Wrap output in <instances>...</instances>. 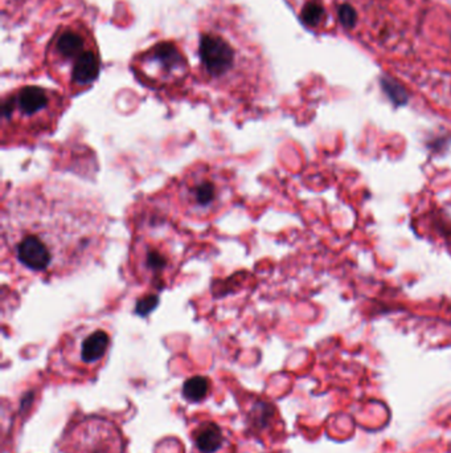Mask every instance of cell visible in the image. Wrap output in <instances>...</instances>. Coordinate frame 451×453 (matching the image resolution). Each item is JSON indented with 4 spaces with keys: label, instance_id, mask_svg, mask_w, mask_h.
<instances>
[{
    "label": "cell",
    "instance_id": "obj_1",
    "mask_svg": "<svg viewBox=\"0 0 451 453\" xmlns=\"http://www.w3.org/2000/svg\"><path fill=\"white\" fill-rule=\"evenodd\" d=\"M106 216L93 198L64 183L13 191L1 210L4 271L60 278L81 271L102 250Z\"/></svg>",
    "mask_w": 451,
    "mask_h": 453
},
{
    "label": "cell",
    "instance_id": "obj_2",
    "mask_svg": "<svg viewBox=\"0 0 451 453\" xmlns=\"http://www.w3.org/2000/svg\"><path fill=\"white\" fill-rule=\"evenodd\" d=\"M235 195L233 175L223 167L196 163L172 179L163 194L171 212L193 222L223 214Z\"/></svg>",
    "mask_w": 451,
    "mask_h": 453
},
{
    "label": "cell",
    "instance_id": "obj_3",
    "mask_svg": "<svg viewBox=\"0 0 451 453\" xmlns=\"http://www.w3.org/2000/svg\"><path fill=\"white\" fill-rule=\"evenodd\" d=\"M50 107L47 92L39 86H25L16 95H8L1 104V142L24 144L43 138L52 129L46 111Z\"/></svg>",
    "mask_w": 451,
    "mask_h": 453
},
{
    "label": "cell",
    "instance_id": "obj_4",
    "mask_svg": "<svg viewBox=\"0 0 451 453\" xmlns=\"http://www.w3.org/2000/svg\"><path fill=\"white\" fill-rule=\"evenodd\" d=\"M111 346L104 326L83 323L64 334L53 351V366L65 377L86 378L99 369Z\"/></svg>",
    "mask_w": 451,
    "mask_h": 453
},
{
    "label": "cell",
    "instance_id": "obj_5",
    "mask_svg": "<svg viewBox=\"0 0 451 453\" xmlns=\"http://www.w3.org/2000/svg\"><path fill=\"white\" fill-rule=\"evenodd\" d=\"M175 244L171 232L167 235L163 226H147L135 236L132 247V268L142 283L159 285L166 280L175 262Z\"/></svg>",
    "mask_w": 451,
    "mask_h": 453
},
{
    "label": "cell",
    "instance_id": "obj_6",
    "mask_svg": "<svg viewBox=\"0 0 451 453\" xmlns=\"http://www.w3.org/2000/svg\"><path fill=\"white\" fill-rule=\"evenodd\" d=\"M57 445L61 453H123L125 440L106 417H85L65 429Z\"/></svg>",
    "mask_w": 451,
    "mask_h": 453
},
{
    "label": "cell",
    "instance_id": "obj_7",
    "mask_svg": "<svg viewBox=\"0 0 451 453\" xmlns=\"http://www.w3.org/2000/svg\"><path fill=\"white\" fill-rule=\"evenodd\" d=\"M200 58L204 67L212 76H221L232 68L235 52L224 39L214 35H202Z\"/></svg>",
    "mask_w": 451,
    "mask_h": 453
},
{
    "label": "cell",
    "instance_id": "obj_8",
    "mask_svg": "<svg viewBox=\"0 0 451 453\" xmlns=\"http://www.w3.org/2000/svg\"><path fill=\"white\" fill-rule=\"evenodd\" d=\"M197 449L202 453H216L223 448L224 435L214 423H202L193 432Z\"/></svg>",
    "mask_w": 451,
    "mask_h": 453
},
{
    "label": "cell",
    "instance_id": "obj_9",
    "mask_svg": "<svg viewBox=\"0 0 451 453\" xmlns=\"http://www.w3.org/2000/svg\"><path fill=\"white\" fill-rule=\"evenodd\" d=\"M99 72V62L93 52H83L73 68V81L78 85L92 83Z\"/></svg>",
    "mask_w": 451,
    "mask_h": 453
},
{
    "label": "cell",
    "instance_id": "obj_10",
    "mask_svg": "<svg viewBox=\"0 0 451 453\" xmlns=\"http://www.w3.org/2000/svg\"><path fill=\"white\" fill-rule=\"evenodd\" d=\"M154 59L158 60L160 62V65L165 67L168 71L179 68L184 62L175 46L168 44V43L160 44L156 47L154 50Z\"/></svg>",
    "mask_w": 451,
    "mask_h": 453
},
{
    "label": "cell",
    "instance_id": "obj_11",
    "mask_svg": "<svg viewBox=\"0 0 451 453\" xmlns=\"http://www.w3.org/2000/svg\"><path fill=\"white\" fill-rule=\"evenodd\" d=\"M83 37L74 32H65L60 36L59 41H57V50L60 53L67 58L71 59L77 56L80 52H83Z\"/></svg>",
    "mask_w": 451,
    "mask_h": 453
},
{
    "label": "cell",
    "instance_id": "obj_12",
    "mask_svg": "<svg viewBox=\"0 0 451 453\" xmlns=\"http://www.w3.org/2000/svg\"><path fill=\"white\" fill-rule=\"evenodd\" d=\"M209 391V383L202 377H193L184 383L183 395L190 402H200Z\"/></svg>",
    "mask_w": 451,
    "mask_h": 453
},
{
    "label": "cell",
    "instance_id": "obj_13",
    "mask_svg": "<svg viewBox=\"0 0 451 453\" xmlns=\"http://www.w3.org/2000/svg\"><path fill=\"white\" fill-rule=\"evenodd\" d=\"M381 86H382V90L385 92V95L391 98V101L394 105L401 107V105H405L408 102L406 90L400 83H396L392 79L384 77L381 80Z\"/></svg>",
    "mask_w": 451,
    "mask_h": 453
},
{
    "label": "cell",
    "instance_id": "obj_14",
    "mask_svg": "<svg viewBox=\"0 0 451 453\" xmlns=\"http://www.w3.org/2000/svg\"><path fill=\"white\" fill-rule=\"evenodd\" d=\"M323 15H324V10L321 4L315 3V1H310L303 7L300 18H302L303 23L307 24L310 27H315L321 23Z\"/></svg>",
    "mask_w": 451,
    "mask_h": 453
},
{
    "label": "cell",
    "instance_id": "obj_15",
    "mask_svg": "<svg viewBox=\"0 0 451 453\" xmlns=\"http://www.w3.org/2000/svg\"><path fill=\"white\" fill-rule=\"evenodd\" d=\"M339 18L345 28L351 29L356 24V11L349 4H342L339 8Z\"/></svg>",
    "mask_w": 451,
    "mask_h": 453
}]
</instances>
